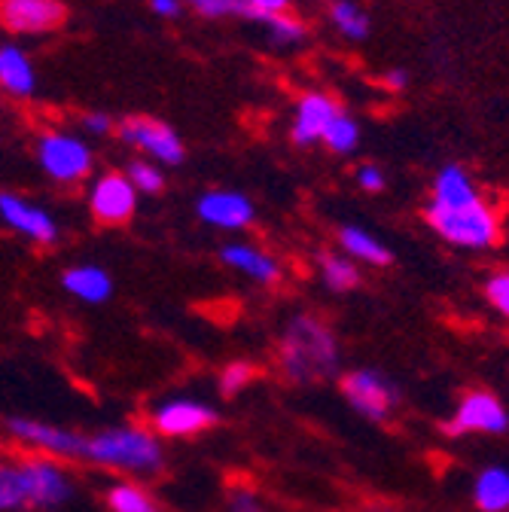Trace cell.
<instances>
[{"instance_id":"31","label":"cell","mask_w":509,"mask_h":512,"mask_svg":"<svg viewBox=\"0 0 509 512\" xmlns=\"http://www.w3.org/2000/svg\"><path fill=\"white\" fill-rule=\"evenodd\" d=\"M357 186L366 189V192H381V189L388 186V177H385V171H381L378 165L363 162V165L357 168Z\"/></svg>"},{"instance_id":"4","label":"cell","mask_w":509,"mask_h":512,"mask_svg":"<svg viewBox=\"0 0 509 512\" xmlns=\"http://www.w3.org/2000/svg\"><path fill=\"white\" fill-rule=\"evenodd\" d=\"M37 162L43 174L61 186H77L95 171L92 147L71 132H58V128H49L37 138Z\"/></svg>"},{"instance_id":"28","label":"cell","mask_w":509,"mask_h":512,"mask_svg":"<svg viewBox=\"0 0 509 512\" xmlns=\"http://www.w3.org/2000/svg\"><path fill=\"white\" fill-rule=\"evenodd\" d=\"M205 19H250V7L244 0H180Z\"/></svg>"},{"instance_id":"20","label":"cell","mask_w":509,"mask_h":512,"mask_svg":"<svg viewBox=\"0 0 509 512\" xmlns=\"http://www.w3.org/2000/svg\"><path fill=\"white\" fill-rule=\"evenodd\" d=\"M104 503L110 512H165L162 503L156 500V494L132 479L113 482L104 494Z\"/></svg>"},{"instance_id":"1","label":"cell","mask_w":509,"mask_h":512,"mask_svg":"<svg viewBox=\"0 0 509 512\" xmlns=\"http://www.w3.org/2000/svg\"><path fill=\"white\" fill-rule=\"evenodd\" d=\"M424 220L442 241L467 250H488L503 238L500 217L479 196L464 165H442L436 171Z\"/></svg>"},{"instance_id":"16","label":"cell","mask_w":509,"mask_h":512,"mask_svg":"<svg viewBox=\"0 0 509 512\" xmlns=\"http://www.w3.org/2000/svg\"><path fill=\"white\" fill-rule=\"evenodd\" d=\"M0 89L16 101H28L37 92V71L16 43H0Z\"/></svg>"},{"instance_id":"26","label":"cell","mask_w":509,"mask_h":512,"mask_svg":"<svg viewBox=\"0 0 509 512\" xmlns=\"http://www.w3.org/2000/svg\"><path fill=\"white\" fill-rule=\"evenodd\" d=\"M257 363H250V360H229L223 369H220V375H217V391L223 394V397H235V394H241L247 384L257 378Z\"/></svg>"},{"instance_id":"2","label":"cell","mask_w":509,"mask_h":512,"mask_svg":"<svg viewBox=\"0 0 509 512\" xmlns=\"http://www.w3.org/2000/svg\"><path fill=\"white\" fill-rule=\"evenodd\" d=\"M342 351L327 320L314 314H296L278 339V369L290 384H317L339 372Z\"/></svg>"},{"instance_id":"8","label":"cell","mask_w":509,"mask_h":512,"mask_svg":"<svg viewBox=\"0 0 509 512\" xmlns=\"http://www.w3.org/2000/svg\"><path fill=\"white\" fill-rule=\"evenodd\" d=\"M89 214L98 226H125L138 211V189L125 171H104L89 186Z\"/></svg>"},{"instance_id":"34","label":"cell","mask_w":509,"mask_h":512,"mask_svg":"<svg viewBox=\"0 0 509 512\" xmlns=\"http://www.w3.org/2000/svg\"><path fill=\"white\" fill-rule=\"evenodd\" d=\"M180 0H150V10L159 16V19H177L180 16Z\"/></svg>"},{"instance_id":"19","label":"cell","mask_w":509,"mask_h":512,"mask_svg":"<svg viewBox=\"0 0 509 512\" xmlns=\"http://www.w3.org/2000/svg\"><path fill=\"white\" fill-rule=\"evenodd\" d=\"M31 509V473L25 458L0 464V512Z\"/></svg>"},{"instance_id":"10","label":"cell","mask_w":509,"mask_h":512,"mask_svg":"<svg viewBox=\"0 0 509 512\" xmlns=\"http://www.w3.org/2000/svg\"><path fill=\"white\" fill-rule=\"evenodd\" d=\"M509 415L491 391H470L461 397L452 418L442 424L445 436H470V433H506Z\"/></svg>"},{"instance_id":"24","label":"cell","mask_w":509,"mask_h":512,"mask_svg":"<svg viewBox=\"0 0 509 512\" xmlns=\"http://www.w3.org/2000/svg\"><path fill=\"white\" fill-rule=\"evenodd\" d=\"M324 144H327V147H330V153H336V156H348V153H354V150H357V144H360V125H357V119H354L351 113L339 110V113H336V119L327 125Z\"/></svg>"},{"instance_id":"9","label":"cell","mask_w":509,"mask_h":512,"mask_svg":"<svg viewBox=\"0 0 509 512\" xmlns=\"http://www.w3.org/2000/svg\"><path fill=\"white\" fill-rule=\"evenodd\" d=\"M342 394H345L348 406L369 421H388L400 403V391L375 369L345 372L342 375Z\"/></svg>"},{"instance_id":"18","label":"cell","mask_w":509,"mask_h":512,"mask_svg":"<svg viewBox=\"0 0 509 512\" xmlns=\"http://www.w3.org/2000/svg\"><path fill=\"white\" fill-rule=\"evenodd\" d=\"M342 250L351 256V260H360L366 266H378V269H385L391 266L394 260V253L388 250V244H381L372 232L360 229V226H339L336 232Z\"/></svg>"},{"instance_id":"13","label":"cell","mask_w":509,"mask_h":512,"mask_svg":"<svg viewBox=\"0 0 509 512\" xmlns=\"http://www.w3.org/2000/svg\"><path fill=\"white\" fill-rule=\"evenodd\" d=\"M196 214L205 226L223 232H241L257 220V208L238 189H208L196 202Z\"/></svg>"},{"instance_id":"22","label":"cell","mask_w":509,"mask_h":512,"mask_svg":"<svg viewBox=\"0 0 509 512\" xmlns=\"http://www.w3.org/2000/svg\"><path fill=\"white\" fill-rule=\"evenodd\" d=\"M317 269H321L324 287L333 293H351L363 281L354 260H348V256H342V253H321L317 256Z\"/></svg>"},{"instance_id":"21","label":"cell","mask_w":509,"mask_h":512,"mask_svg":"<svg viewBox=\"0 0 509 512\" xmlns=\"http://www.w3.org/2000/svg\"><path fill=\"white\" fill-rule=\"evenodd\" d=\"M473 503L479 512H509V470H482L473 485Z\"/></svg>"},{"instance_id":"14","label":"cell","mask_w":509,"mask_h":512,"mask_svg":"<svg viewBox=\"0 0 509 512\" xmlns=\"http://www.w3.org/2000/svg\"><path fill=\"white\" fill-rule=\"evenodd\" d=\"M342 107L327 95V92H305L296 101L293 125H290V141L296 147H311L317 141H324L327 125L336 119Z\"/></svg>"},{"instance_id":"27","label":"cell","mask_w":509,"mask_h":512,"mask_svg":"<svg viewBox=\"0 0 509 512\" xmlns=\"http://www.w3.org/2000/svg\"><path fill=\"white\" fill-rule=\"evenodd\" d=\"M250 22H257L269 31L275 43H299L305 37V22L290 16V13H272V16H253Z\"/></svg>"},{"instance_id":"25","label":"cell","mask_w":509,"mask_h":512,"mask_svg":"<svg viewBox=\"0 0 509 512\" xmlns=\"http://www.w3.org/2000/svg\"><path fill=\"white\" fill-rule=\"evenodd\" d=\"M125 177L132 180L138 196H162L165 192V171L150 159H132L125 168Z\"/></svg>"},{"instance_id":"17","label":"cell","mask_w":509,"mask_h":512,"mask_svg":"<svg viewBox=\"0 0 509 512\" xmlns=\"http://www.w3.org/2000/svg\"><path fill=\"white\" fill-rule=\"evenodd\" d=\"M61 287H65L68 296L86 305H104L113 299V278L104 266H95V263H80V266L65 269Z\"/></svg>"},{"instance_id":"7","label":"cell","mask_w":509,"mask_h":512,"mask_svg":"<svg viewBox=\"0 0 509 512\" xmlns=\"http://www.w3.org/2000/svg\"><path fill=\"white\" fill-rule=\"evenodd\" d=\"M220 424V412L193 397H171L159 403L150 415V430L159 439H186V436H199L208 433Z\"/></svg>"},{"instance_id":"32","label":"cell","mask_w":509,"mask_h":512,"mask_svg":"<svg viewBox=\"0 0 509 512\" xmlns=\"http://www.w3.org/2000/svg\"><path fill=\"white\" fill-rule=\"evenodd\" d=\"M80 125L86 128L89 135H110V132H116V125H113V119L107 116V113H83L80 116Z\"/></svg>"},{"instance_id":"5","label":"cell","mask_w":509,"mask_h":512,"mask_svg":"<svg viewBox=\"0 0 509 512\" xmlns=\"http://www.w3.org/2000/svg\"><path fill=\"white\" fill-rule=\"evenodd\" d=\"M4 430L13 442L31 448L34 455H46L55 461H83V452H86V433L61 427V424H46L37 418L13 415L7 418Z\"/></svg>"},{"instance_id":"33","label":"cell","mask_w":509,"mask_h":512,"mask_svg":"<svg viewBox=\"0 0 509 512\" xmlns=\"http://www.w3.org/2000/svg\"><path fill=\"white\" fill-rule=\"evenodd\" d=\"M250 7V19L253 16H272V13H290L293 0H244Z\"/></svg>"},{"instance_id":"35","label":"cell","mask_w":509,"mask_h":512,"mask_svg":"<svg viewBox=\"0 0 509 512\" xmlns=\"http://www.w3.org/2000/svg\"><path fill=\"white\" fill-rule=\"evenodd\" d=\"M385 86H388L391 92H403V89L409 86V74H406V71H388Z\"/></svg>"},{"instance_id":"6","label":"cell","mask_w":509,"mask_h":512,"mask_svg":"<svg viewBox=\"0 0 509 512\" xmlns=\"http://www.w3.org/2000/svg\"><path fill=\"white\" fill-rule=\"evenodd\" d=\"M116 138L122 144H129L135 150L144 153V159L156 162V165H183L186 159V144L183 138L174 132V128L156 116H125L116 125Z\"/></svg>"},{"instance_id":"11","label":"cell","mask_w":509,"mask_h":512,"mask_svg":"<svg viewBox=\"0 0 509 512\" xmlns=\"http://www.w3.org/2000/svg\"><path fill=\"white\" fill-rule=\"evenodd\" d=\"M68 22L61 0H0V28L13 34H49Z\"/></svg>"},{"instance_id":"23","label":"cell","mask_w":509,"mask_h":512,"mask_svg":"<svg viewBox=\"0 0 509 512\" xmlns=\"http://www.w3.org/2000/svg\"><path fill=\"white\" fill-rule=\"evenodd\" d=\"M330 22L348 40H366L369 31H372L369 16L354 4V0H333V4H330Z\"/></svg>"},{"instance_id":"3","label":"cell","mask_w":509,"mask_h":512,"mask_svg":"<svg viewBox=\"0 0 509 512\" xmlns=\"http://www.w3.org/2000/svg\"><path fill=\"white\" fill-rule=\"evenodd\" d=\"M83 464L113 470L122 476H141L153 479L165 470V445L162 439L141 424H116L86 433V452Z\"/></svg>"},{"instance_id":"12","label":"cell","mask_w":509,"mask_h":512,"mask_svg":"<svg viewBox=\"0 0 509 512\" xmlns=\"http://www.w3.org/2000/svg\"><path fill=\"white\" fill-rule=\"evenodd\" d=\"M0 220L16 235L40 247H52L58 241V220L46 208L28 202L25 196H16V192H0Z\"/></svg>"},{"instance_id":"29","label":"cell","mask_w":509,"mask_h":512,"mask_svg":"<svg viewBox=\"0 0 509 512\" xmlns=\"http://www.w3.org/2000/svg\"><path fill=\"white\" fill-rule=\"evenodd\" d=\"M226 509L229 512H269L263 497L253 491L250 485H232L229 497H226Z\"/></svg>"},{"instance_id":"15","label":"cell","mask_w":509,"mask_h":512,"mask_svg":"<svg viewBox=\"0 0 509 512\" xmlns=\"http://www.w3.org/2000/svg\"><path fill=\"white\" fill-rule=\"evenodd\" d=\"M220 263L244 278H250L253 284L263 287H275L281 281V263L275 260L272 253L253 247L247 241H229L220 247Z\"/></svg>"},{"instance_id":"30","label":"cell","mask_w":509,"mask_h":512,"mask_svg":"<svg viewBox=\"0 0 509 512\" xmlns=\"http://www.w3.org/2000/svg\"><path fill=\"white\" fill-rule=\"evenodd\" d=\"M485 299L509 320V269L488 275V281H485Z\"/></svg>"}]
</instances>
